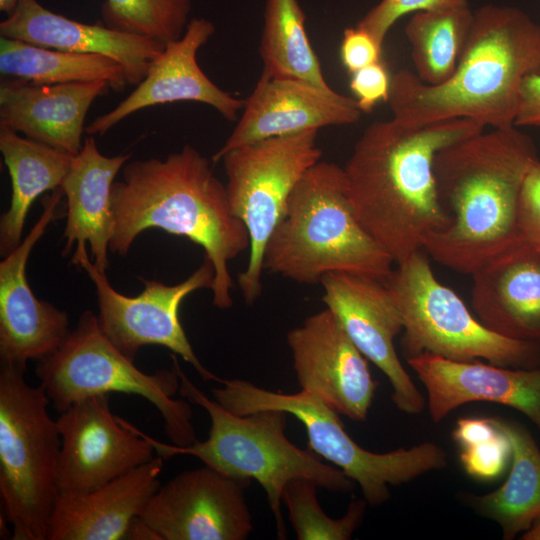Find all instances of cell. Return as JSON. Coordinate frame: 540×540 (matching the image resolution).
<instances>
[{"mask_svg":"<svg viewBox=\"0 0 540 540\" xmlns=\"http://www.w3.org/2000/svg\"><path fill=\"white\" fill-rule=\"evenodd\" d=\"M484 128L465 118L423 126L391 118L371 123L357 140L343 167L349 195L362 225L396 264L447 224L436 189V154Z\"/></svg>","mask_w":540,"mask_h":540,"instance_id":"cell-1","label":"cell"},{"mask_svg":"<svg viewBox=\"0 0 540 540\" xmlns=\"http://www.w3.org/2000/svg\"><path fill=\"white\" fill-rule=\"evenodd\" d=\"M111 209L110 252L127 255L136 237L151 228L185 237L203 248L214 267L213 305L232 306L228 263L249 248V233L198 150L187 144L164 160L125 164L122 180L112 186Z\"/></svg>","mask_w":540,"mask_h":540,"instance_id":"cell-2","label":"cell"},{"mask_svg":"<svg viewBox=\"0 0 540 540\" xmlns=\"http://www.w3.org/2000/svg\"><path fill=\"white\" fill-rule=\"evenodd\" d=\"M538 159L532 138L516 126L483 130L440 150L434 175L447 224L423 249L441 265L471 274L519 240L520 194Z\"/></svg>","mask_w":540,"mask_h":540,"instance_id":"cell-3","label":"cell"},{"mask_svg":"<svg viewBox=\"0 0 540 540\" xmlns=\"http://www.w3.org/2000/svg\"><path fill=\"white\" fill-rule=\"evenodd\" d=\"M540 73V25L516 7L485 5L473 12L452 76L428 85L402 69L391 77L392 118L423 126L465 118L492 128L515 126L523 80Z\"/></svg>","mask_w":540,"mask_h":540,"instance_id":"cell-4","label":"cell"},{"mask_svg":"<svg viewBox=\"0 0 540 540\" xmlns=\"http://www.w3.org/2000/svg\"><path fill=\"white\" fill-rule=\"evenodd\" d=\"M394 263L356 215L344 169L318 161L292 190L265 246L263 268L316 284L333 272L384 281Z\"/></svg>","mask_w":540,"mask_h":540,"instance_id":"cell-5","label":"cell"},{"mask_svg":"<svg viewBox=\"0 0 540 540\" xmlns=\"http://www.w3.org/2000/svg\"><path fill=\"white\" fill-rule=\"evenodd\" d=\"M172 359L180 379V395L208 413L211 427L205 441L196 440L184 447L160 442L144 433L158 456H194L226 475L257 481L266 493L279 539L287 538L281 503L289 481L306 478L332 492L353 489L354 482L339 468L323 463L309 449L302 450L289 441L285 435L287 412L264 409L248 415L234 414L205 395L180 369L175 355Z\"/></svg>","mask_w":540,"mask_h":540,"instance_id":"cell-6","label":"cell"},{"mask_svg":"<svg viewBox=\"0 0 540 540\" xmlns=\"http://www.w3.org/2000/svg\"><path fill=\"white\" fill-rule=\"evenodd\" d=\"M24 372L1 363L0 495L13 540H47L59 497L61 436L45 390L28 384Z\"/></svg>","mask_w":540,"mask_h":540,"instance_id":"cell-7","label":"cell"},{"mask_svg":"<svg viewBox=\"0 0 540 540\" xmlns=\"http://www.w3.org/2000/svg\"><path fill=\"white\" fill-rule=\"evenodd\" d=\"M220 383L222 387L212 389L214 399L234 414L278 409L296 417L306 430L308 449L358 483L368 505L388 501L389 486L447 466L445 451L432 442L386 453L364 449L346 432L340 414L309 392H275L241 379H221Z\"/></svg>","mask_w":540,"mask_h":540,"instance_id":"cell-8","label":"cell"},{"mask_svg":"<svg viewBox=\"0 0 540 540\" xmlns=\"http://www.w3.org/2000/svg\"><path fill=\"white\" fill-rule=\"evenodd\" d=\"M35 373L59 412L94 395L135 394L159 411L172 444L184 447L197 440L190 405L174 398L180 386L176 369L141 371L108 340L90 310L57 351L38 361Z\"/></svg>","mask_w":540,"mask_h":540,"instance_id":"cell-9","label":"cell"},{"mask_svg":"<svg viewBox=\"0 0 540 540\" xmlns=\"http://www.w3.org/2000/svg\"><path fill=\"white\" fill-rule=\"evenodd\" d=\"M403 322L406 359L428 353L454 361L486 360L514 368L540 366V344L499 335L474 317L460 297L436 278L419 250L384 280Z\"/></svg>","mask_w":540,"mask_h":540,"instance_id":"cell-10","label":"cell"},{"mask_svg":"<svg viewBox=\"0 0 540 540\" xmlns=\"http://www.w3.org/2000/svg\"><path fill=\"white\" fill-rule=\"evenodd\" d=\"M318 130L273 137L229 151L222 157L231 209L246 226L249 259L238 275L247 304L262 292L264 250L288 198L303 176L320 161Z\"/></svg>","mask_w":540,"mask_h":540,"instance_id":"cell-11","label":"cell"},{"mask_svg":"<svg viewBox=\"0 0 540 540\" xmlns=\"http://www.w3.org/2000/svg\"><path fill=\"white\" fill-rule=\"evenodd\" d=\"M71 264L81 266L95 284L99 328L126 357L134 361L141 347L163 346L190 363L203 380L220 383L221 378L199 361L179 317L180 305L188 295L212 287L215 270L206 256L197 270L176 285L139 277L144 290L134 297L125 296L110 285L106 273L93 264L87 249L74 253Z\"/></svg>","mask_w":540,"mask_h":540,"instance_id":"cell-12","label":"cell"},{"mask_svg":"<svg viewBox=\"0 0 540 540\" xmlns=\"http://www.w3.org/2000/svg\"><path fill=\"white\" fill-rule=\"evenodd\" d=\"M56 421L61 436L60 496L95 490L155 457L144 432L113 415L106 394L72 404Z\"/></svg>","mask_w":540,"mask_h":540,"instance_id":"cell-13","label":"cell"},{"mask_svg":"<svg viewBox=\"0 0 540 540\" xmlns=\"http://www.w3.org/2000/svg\"><path fill=\"white\" fill-rule=\"evenodd\" d=\"M250 482L206 465L186 470L159 487L141 517L161 540H245L253 530Z\"/></svg>","mask_w":540,"mask_h":540,"instance_id":"cell-14","label":"cell"},{"mask_svg":"<svg viewBox=\"0 0 540 540\" xmlns=\"http://www.w3.org/2000/svg\"><path fill=\"white\" fill-rule=\"evenodd\" d=\"M320 283L326 308L335 314L365 358L388 378L397 409L411 415L421 413L425 400L394 346L395 337L403 331V322L384 281L333 272L326 274Z\"/></svg>","mask_w":540,"mask_h":540,"instance_id":"cell-15","label":"cell"},{"mask_svg":"<svg viewBox=\"0 0 540 540\" xmlns=\"http://www.w3.org/2000/svg\"><path fill=\"white\" fill-rule=\"evenodd\" d=\"M286 339L301 390L343 416L365 421L378 382L335 314L325 308L307 317Z\"/></svg>","mask_w":540,"mask_h":540,"instance_id":"cell-16","label":"cell"},{"mask_svg":"<svg viewBox=\"0 0 540 540\" xmlns=\"http://www.w3.org/2000/svg\"><path fill=\"white\" fill-rule=\"evenodd\" d=\"M63 195L58 188L42 199L40 218L0 263V359L25 370L28 361H40L57 351L71 332L68 314L39 300L26 275L31 250L55 219Z\"/></svg>","mask_w":540,"mask_h":540,"instance_id":"cell-17","label":"cell"},{"mask_svg":"<svg viewBox=\"0 0 540 540\" xmlns=\"http://www.w3.org/2000/svg\"><path fill=\"white\" fill-rule=\"evenodd\" d=\"M361 113L355 98L331 87L262 71L235 128L212 161L216 163L231 150L268 138L350 125L360 119Z\"/></svg>","mask_w":540,"mask_h":540,"instance_id":"cell-18","label":"cell"},{"mask_svg":"<svg viewBox=\"0 0 540 540\" xmlns=\"http://www.w3.org/2000/svg\"><path fill=\"white\" fill-rule=\"evenodd\" d=\"M215 32L205 18L189 21L184 35L167 44L151 63L145 78L123 101L95 118L85 128L88 135H104L131 114L167 103L193 101L213 107L221 116L235 121L245 101L215 85L197 62L199 49Z\"/></svg>","mask_w":540,"mask_h":540,"instance_id":"cell-19","label":"cell"},{"mask_svg":"<svg viewBox=\"0 0 540 540\" xmlns=\"http://www.w3.org/2000/svg\"><path fill=\"white\" fill-rule=\"evenodd\" d=\"M407 363L426 388L434 422L442 421L461 405L485 401L521 412L540 432V366L504 367L428 353L409 358Z\"/></svg>","mask_w":540,"mask_h":540,"instance_id":"cell-20","label":"cell"},{"mask_svg":"<svg viewBox=\"0 0 540 540\" xmlns=\"http://www.w3.org/2000/svg\"><path fill=\"white\" fill-rule=\"evenodd\" d=\"M472 276L478 320L504 337L540 344V251L520 238Z\"/></svg>","mask_w":540,"mask_h":540,"instance_id":"cell-21","label":"cell"},{"mask_svg":"<svg viewBox=\"0 0 540 540\" xmlns=\"http://www.w3.org/2000/svg\"><path fill=\"white\" fill-rule=\"evenodd\" d=\"M0 36L46 48L110 57L122 65L128 85H138L165 48L142 36L56 14L38 0H18L13 11L1 21Z\"/></svg>","mask_w":540,"mask_h":540,"instance_id":"cell-22","label":"cell"},{"mask_svg":"<svg viewBox=\"0 0 540 540\" xmlns=\"http://www.w3.org/2000/svg\"><path fill=\"white\" fill-rule=\"evenodd\" d=\"M105 81L34 84L4 78L0 84V126L57 150L77 155L85 118Z\"/></svg>","mask_w":540,"mask_h":540,"instance_id":"cell-23","label":"cell"},{"mask_svg":"<svg viewBox=\"0 0 540 540\" xmlns=\"http://www.w3.org/2000/svg\"><path fill=\"white\" fill-rule=\"evenodd\" d=\"M163 458L155 456L103 486L77 496H60L47 540H120L160 487Z\"/></svg>","mask_w":540,"mask_h":540,"instance_id":"cell-24","label":"cell"},{"mask_svg":"<svg viewBox=\"0 0 540 540\" xmlns=\"http://www.w3.org/2000/svg\"><path fill=\"white\" fill-rule=\"evenodd\" d=\"M131 154L108 157L97 148L95 139L87 137L60 186L66 196L67 220L62 255L83 251L90 246L93 264L105 272L112 235L111 190L117 173Z\"/></svg>","mask_w":540,"mask_h":540,"instance_id":"cell-25","label":"cell"},{"mask_svg":"<svg viewBox=\"0 0 540 540\" xmlns=\"http://www.w3.org/2000/svg\"><path fill=\"white\" fill-rule=\"evenodd\" d=\"M0 151L11 178L9 209L0 219V253L7 256L22 242L33 202L44 192L60 188L74 155L57 150L0 126Z\"/></svg>","mask_w":540,"mask_h":540,"instance_id":"cell-26","label":"cell"},{"mask_svg":"<svg viewBox=\"0 0 540 540\" xmlns=\"http://www.w3.org/2000/svg\"><path fill=\"white\" fill-rule=\"evenodd\" d=\"M497 419L511 443L508 477L493 492L463 493L462 498L478 515L495 521L503 539L512 540L540 516V448L525 427Z\"/></svg>","mask_w":540,"mask_h":540,"instance_id":"cell-27","label":"cell"},{"mask_svg":"<svg viewBox=\"0 0 540 540\" xmlns=\"http://www.w3.org/2000/svg\"><path fill=\"white\" fill-rule=\"evenodd\" d=\"M0 73L4 78L34 84L105 81L120 92L128 85L124 69L114 59L46 48L0 37Z\"/></svg>","mask_w":540,"mask_h":540,"instance_id":"cell-28","label":"cell"},{"mask_svg":"<svg viewBox=\"0 0 540 540\" xmlns=\"http://www.w3.org/2000/svg\"><path fill=\"white\" fill-rule=\"evenodd\" d=\"M473 12L464 7L418 11L405 26L415 74L439 85L454 73L467 39Z\"/></svg>","mask_w":540,"mask_h":540,"instance_id":"cell-29","label":"cell"},{"mask_svg":"<svg viewBox=\"0 0 540 540\" xmlns=\"http://www.w3.org/2000/svg\"><path fill=\"white\" fill-rule=\"evenodd\" d=\"M263 72L329 88L305 30L298 0H266L260 41Z\"/></svg>","mask_w":540,"mask_h":540,"instance_id":"cell-30","label":"cell"},{"mask_svg":"<svg viewBox=\"0 0 540 540\" xmlns=\"http://www.w3.org/2000/svg\"><path fill=\"white\" fill-rule=\"evenodd\" d=\"M192 0H105L104 25L167 45L180 39L189 23Z\"/></svg>","mask_w":540,"mask_h":540,"instance_id":"cell-31","label":"cell"},{"mask_svg":"<svg viewBox=\"0 0 540 540\" xmlns=\"http://www.w3.org/2000/svg\"><path fill=\"white\" fill-rule=\"evenodd\" d=\"M318 485L306 478L289 481L282 493L290 523L298 540H349L358 529L368 503L352 500L341 518L329 517L317 498Z\"/></svg>","mask_w":540,"mask_h":540,"instance_id":"cell-32","label":"cell"},{"mask_svg":"<svg viewBox=\"0 0 540 540\" xmlns=\"http://www.w3.org/2000/svg\"><path fill=\"white\" fill-rule=\"evenodd\" d=\"M491 435L460 447V462L472 478L490 481L498 478L511 460V443L499 425Z\"/></svg>","mask_w":540,"mask_h":540,"instance_id":"cell-33","label":"cell"},{"mask_svg":"<svg viewBox=\"0 0 540 540\" xmlns=\"http://www.w3.org/2000/svg\"><path fill=\"white\" fill-rule=\"evenodd\" d=\"M468 6L467 0H381L358 22L383 47L388 31L402 16L423 10Z\"/></svg>","mask_w":540,"mask_h":540,"instance_id":"cell-34","label":"cell"},{"mask_svg":"<svg viewBox=\"0 0 540 540\" xmlns=\"http://www.w3.org/2000/svg\"><path fill=\"white\" fill-rule=\"evenodd\" d=\"M518 229L520 237L540 251V160L529 169L521 190Z\"/></svg>","mask_w":540,"mask_h":540,"instance_id":"cell-35","label":"cell"},{"mask_svg":"<svg viewBox=\"0 0 540 540\" xmlns=\"http://www.w3.org/2000/svg\"><path fill=\"white\" fill-rule=\"evenodd\" d=\"M391 77L382 60L351 73L350 89L362 112L369 113L380 101L387 102Z\"/></svg>","mask_w":540,"mask_h":540,"instance_id":"cell-36","label":"cell"},{"mask_svg":"<svg viewBox=\"0 0 540 540\" xmlns=\"http://www.w3.org/2000/svg\"><path fill=\"white\" fill-rule=\"evenodd\" d=\"M383 47L365 30L346 28L340 47L341 60L351 74L382 60Z\"/></svg>","mask_w":540,"mask_h":540,"instance_id":"cell-37","label":"cell"},{"mask_svg":"<svg viewBox=\"0 0 540 540\" xmlns=\"http://www.w3.org/2000/svg\"><path fill=\"white\" fill-rule=\"evenodd\" d=\"M514 125L540 127V73L523 80Z\"/></svg>","mask_w":540,"mask_h":540,"instance_id":"cell-38","label":"cell"},{"mask_svg":"<svg viewBox=\"0 0 540 540\" xmlns=\"http://www.w3.org/2000/svg\"><path fill=\"white\" fill-rule=\"evenodd\" d=\"M124 539L161 540L160 536L141 517H136L128 527Z\"/></svg>","mask_w":540,"mask_h":540,"instance_id":"cell-39","label":"cell"},{"mask_svg":"<svg viewBox=\"0 0 540 540\" xmlns=\"http://www.w3.org/2000/svg\"><path fill=\"white\" fill-rule=\"evenodd\" d=\"M522 540H540V516L533 522L531 527L521 534Z\"/></svg>","mask_w":540,"mask_h":540,"instance_id":"cell-40","label":"cell"},{"mask_svg":"<svg viewBox=\"0 0 540 540\" xmlns=\"http://www.w3.org/2000/svg\"><path fill=\"white\" fill-rule=\"evenodd\" d=\"M18 0H0V11L7 15L13 11Z\"/></svg>","mask_w":540,"mask_h":540,"instance_id":"cell-41","label":"cell"}]
</instances>
